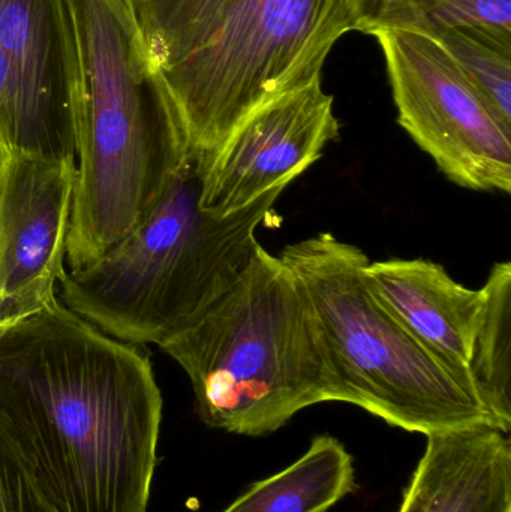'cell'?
Here are the masks:
<instances>
[{"mask_svg": "<svg viewBox=\"0 0 511 512\" xmlns=\"http://www.w3.org/2000/svg\"><path fill=\"white\" fill-rule=\"evenodd\" d=\"M0 411L56 512H147L162 396L152 361L65 306L0 330Z\"/></svg>", "mask_w": 511, "mask_h": 512, "instance_id": "obj_1", "label": "cell"}, {"mask_svg": "<svg viewBox=\"0 0 511 512\" xmlns=\"http://www.w3.org/2000/svg\"><path fill=\"white\" fill-rule=\"evenodd\" d=\"M68 3L83 77L65 258L75 271L152 215L191 147L128 0Z\"/></svg>", "mask_w": 511, "mask_h": 512, "instance_id": "obj_2", "label": "cell"}, {"mask_svg": "<svg viewBox=\"0 0 511 512\" xmlns=\"http://www.w3.org/2000/svg\"><path fill=\"white\" fill-rule=\"evenodd\" d=\"M150 63L189 147L213 153L263 105L323 74L345 0H137Z\"/></svg>", "mask_w": 511, "mask_h": 512, "instance_id": "obj_3", "label": "cell"}, {"mask_svg": "<svg viewBox=\"0 0 511 512\" xmlns=\"http://www.w3.org/2000/svg\"><path fill=\"white\" fill-rule=\"evenodd\" d=\"M161 349L185 370L212 429L264 436L318 403H348L308 294L261 245L239 280Z\"/></svg>", "mask_w": 511, "mask_h": 512, "instance_id": "obj_4", "label": "cell"}, {"mask_svg": "<svg viewBox=\"0 0 511 512\" xmlns=\"http://www.w3.org/2000/svg\"><path fill=\"white\" fill-rule=\"evenodd\" d=\"M209 153L189 150L152 215L93 264L60 277V301L108 336L158 345L191 327L251 264L257 231L287 188L233 215L201 207Z\"/></svg>", "mask_w": 511, "mask_h": 512, "instance_id": "obj_5", "label": "cell"}, {"mask_svg": "<svg viewBox=\"0 0 511 512\" xmlns=\"http://www.w3.org/2000/svg\"><path fill=\"white\" fill-rule=\"evenodd\" d=\"M314 307L348 403L390 426L434 435L497 427L476 391L420 345L366 285L369 256L321 233L284 248Z\"/></svg>", "mask_w": 511, "mask_h": 512, "instance_id": "obj_6", "label": "cell"}, {"mask_svg": "<svg viewBox=\"0 0 511 512\" xmlns=\"http://www.w3.org/2000/svg\"><path fill=\"white\" fill-rule=\"evenodd\" d=\"M398 123L438 170L470 191L511 192V126L431 36L380 32Z\"/></svg>", "mask_w": 511, "mask_h": 512, "instance_id": "obj_7", "label": "cell"}, {"mask_svg": "<svg viewBox=\"0 0 511 512\" xmlns=\"http://www.w3.org/2000/svg\"><path fill=\"white\" fill-rule=\"evenodd\" d=\"M333 105L318 77L254 111L210 153L201 207L225 218L273 189L287 188L338 140L341 125Z\"/></svg>", "mask_w": 511, "mask_h": 512, "instance_id": "obj_8", "label": "cell"}, {"mask_svg": "<svg viewBox=\"0 0 511 512\" xmlns=\"http://www.w3.org/2000/svg\"><path fill=\"white\" fill-rule=\"evenodd\" d=\"M77 161L3 149L0 156V319L3 327L56 297L65 273Z\"/></svg>", "mask_w": 511, "mask_h": 512, "instance_id": "obj_9", "label": "cell"}, {"mask_svg": "<svg viewBox=\"0 0 511 512\" xmlns=\"http://www.w3.org/2000/svg\"><path fill=\"white\" fill-rule=\"evenodd\" d=\"M0 50L62 159L77 161L83 77L68 0H0Z\"/></svg>", "mask_w": 511, "mask_h": 512, "instance_id": "obj_10", "label": "cell"}, {"mask_svg": "<svg viewBox=\"0 0 511 512\" xmlns=\"http://www.w3.org/2000/svg\"><path fill=\"white\" fill-rule=\"evenodd\" d=\"M365 280L393 318L462 384L476 391L468 363L483 289L467 288L443 265L425 258L369 262Z\"/></svg>", "mask_w": 511, "mask_h": 512, "instance_id": "obj_11", "label": "cell"}, {"mask_svg": "<svg viewBox=\"0 0 511 512\" xmlns=\"http://www.w3.org/2000/svg\"><path fill=\"white\" fill-rule=\"evenodd\" d=\"M399 512H511V444L497 427L426 436Z\"/></svg>", "mask_w": 511, "mask_h": 512, "instance_id": "obj_12", "label": "cell"}, {"mask_svg": "<svg viewBox=\"0 0 511 512\" xmlns=\"http://www.w3.org/2000/svg\"><path fill=\"white\" fill-rule=\"evenodd\" d=\"M356 490L353 457L321 435L293 465L252 484L222 512H327Z\"/></svg>", "mask_w": 511, "mask_h": 512, "instance_id": "obj_13", "label": "cell"}, {"mask_svg": "<svg viewBox=\"0 0 511 512\" xmlns=\"http://www.w3.org/2000/svg\"><path fill=\"white\" fill-rule=\"evenodd\" d=\"M471 346V381L501 432L511 429V262L492 267Z\"/></svg>", "mask_w": 511, "mask_h": 512, "instance_id": "obj_14", "label": "cell"}, {"mask_svg": "<svg viewBox=\"0 0 511 512\" xmlns=\"http://www.w3.org/2000/svg\"><path fill=\"white\" fill-rule=\"evenodd\" d=\"M351 32L435 36L461 26L511 33V0H345Z\"/></svg>", "mask_w": 511, "mask_h": 512, "instance_id": "obj_15", "label": "cell"}, {"mask_svg": "<svg viewBox=\"0 0 511 512\" xmlns=\"http://www.w3.org/2000/svg\"><path fill=\"white\" fill-rule=\"evenodd\" d=\"M511 126V33L461 26L432 36Z\"/></svg>", "mask_w": 511, "mask_h": 512, "instance_id": "obj_16", "label": "cell"}, {"mask_svg": "<svg viewBox=\"0 0 511 512\" xmlns=\"http://www.w3.org/2000/svg\"><path fill=\"white\" fill-rule=\"evenodd\" d=\"M0 512H56L42 495L5 414L0 411Z\"/></svg>", "mask_w": 511, "mask_h": 512, "instance_id": "obj_17", "label": "cell"}, {"mask_svg": "<svg viewBox=\"0 0 511 512\" xmlns=\"http://www.w3.org/2000/svg\"><path fill=\"white\" fill-rule=\"evenodd\" d=\"M128 2H129V5L132 6V8H135V2H137V0H128ZM134 11H135V9H134Z\"/></svg>", "mask_w": 511, "mask_h": 512, "instance_id": "obj_18", "label": "cell"}, {"mask_svg": "<svg viewBox=\"0 0 511 512\" xmlns=\"http://www.w3.org/2000/svg\"><path fill=\"white\" fill-rule=\"evenodd\" d=\"M2 153H3V146H2V141H0V156H2Z\"/></svg>", "mask_w": 511, "mask_h": 512, "instance_id": "obj_19", "label": "cell"}, {"mask_svg": "<svg viewBox=\"0 0 511 512\" xmlns=\"http://www.w3.org/2000/svg\"><path fill=\"white\" fill-rule=\"evenodd\" d=\"M3 328H5V327H3L2 319H0V330H3Z\"/></svg>", "mask_w": 511, "mask_h": 512, "instance_id": "obj_20", "label": "cell"}]
</instances>
